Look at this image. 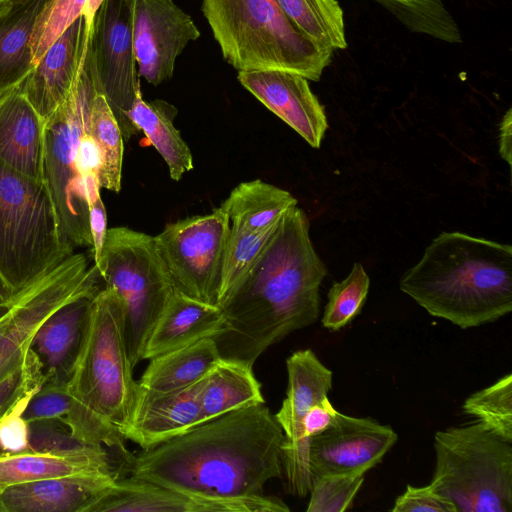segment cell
<instances>
[{
    "mask_svg": "<svg viewBox=\"0 0 512 512\" xmlns=\"http://www.w3.org/2000/svg\"><path fill=\"white\" fill-rule=\"evenodd\" d=\"M284 432L264 403L225 413L153 448L129 454L130 479L215 498L263 495L283 476Z\"/></svg>",
    "mask_w": 512,
    "mask_h": 512,
    "instance_id": "1",
    "label": "cell"
},
{
    "mask_svg": "<svg viewBox=\"0 0 512 512\" xmlns=\"http://www.w3.org/2000/svg\"><path fill=\"white\" fill-rule=\"evenodd\" d=\"M309 228L301 208L289 209L254 265L218 305L225 321L213 339L221 358L253 366L270 346L317 321L327 269Z\"/></svg>",
    "mask_w": 512,
    "mask_h": 512,
    "instance_id": "2",
    "label": "cell"
},
{
    "mask_svg": "<svg viewBox=\"0 0 512 512\" xmlns=\"http://www.w3.org/2000/svg\"><path fill=\"white\" fill-rule=\"evenodd\" d=\"M399 286L428 314L461 329L495 322L512 311V247L442 232Z\"/></svg>",
    "mask_w": 512,
    "mask_h": 512,
    "instance_id": "3",
    "label": "cell"
},
{
    "mask_svg": "<svg viewBox=\"0 0 512 512\" xmlns=\"http://www.w3.org/2000/svg\"><path fill=\"white\" fill-rule=\"evenodd\" d=\"M224 59L238 71L284 70L318 81L333 52L303 36L277 0H202Z\"/></svg>",
    "mask_w": 512,
    "mask_h": 512,
    "instance_id": "4",
    "label": "cell"
},
{
    "mask_svg": "<svg viewBox=\"0 0 512 512\" xmlns=\"http://www.w3.org/2000/svg\"><path fill=\"white\" fill-rule=\"evenodd\" d=\"M125 334V310L118 293L103 286L94 295L67 391L83 407L122 434L138 391Z\"/></svg>",
    "mask_w": 512,
    "mask_h": 512,
    "instance_id": "5",
    "label": "cell"
},
{
    "mask_svg": "<svg viewBox=\"0 0 512 512\" xmlns=\"http://www.w3.org/2000/svg\"><path fill=\"white\" fill-rule=\"evenodd\" d=\"M511 444L478 421L437 431L430 484L460 512H511Z\"/></svg>",
    "mask_w": 512,
    "mask_h": 512,
    "instance_id": "6",
    "label": "cell"
},
{
    "mask_svg": "<svg viewBox=\"0 0 512 512\" xmlns=\"http://www.w3.org/2000/svg\"><path fill=\"white\" fill-rule=\"evenodd\" d=\"M96 86L87 62L65 101L45 120L43 183L57 223L61 247L73 254L92 247L89 207L78 167L81 139L89 131Z\"/></svg>",
    "mask_w": 512,
    "mask_h": 512,
    "instance_id": "7",
    "label": "cell"
},
{
    "mask_svg": "<svg viewBox=\"0 0 512 512\" xmlns=\"http://www.w3.org/2000/svg\"><path fill=\"white\" fill-rule=\"evenodd\" d=\"M70 255L44 183L0 160V282L20 289Z\"/></svg>",
    "mask_w": 512,
    "mask_h": 512,
    "instance_id": "8",
    "label": "cell"
},
{
    "mask_svg": "<svg viewBox=\"0 0 512 512\" xmlns=\"http://www.w3.org/2000/svg\"><path fill=\"white\" fill-rule=\"evenodd\" d=\"M105 286L123 301L132 366L143 360L149 335L175 292L154 236L128 227L107 230L100 264Z\"/></svg>",
    "mask_w": 512,
    "mask_h": 512,
    "instance_id": "9",
    "label": "cell"
},
{
    "mask_svg": "<svg viewBox=\"0 0 512 512\" xmlns=\"http://www.w3.org/2000/svg\"><path fill=\"white\" fill-rule=\"evenodd\" d=\"M100 278L85 254L73 253L20 289L0 282V382L27 359L41 324L65 304L96 294Z\"/></svg>",
    "mask_w": 512,
    "mask_h": 512,
    "instance_id": "10",
    "label": "cell"
},
{
    "mask_svg": "<svg viewBox=\"0 0 512 512\" xmlns=\"http://www.w3.org/2000/svg\"><path fill=\"white\" fill-rule=\"evenodd\" d=\"M133 1L102 2L87 52L96 88L105 96L125 141L140 132L130 117L141 90L133 44Z\"/></svg>",
    "mask_w": 512,
    "mask_h": 512,
    "instance_id": "11",
    "label": "cell"
},
{
    "mask_svg": "<svg viewBox=\"0 0 512 512\" xmlns=\"http://www.w3.org/2000/svg\"><path fill=\"white\" fill-rule=\"evenodd\" d=\"M229 230V217L218 207L169 223L154 236L176 291L217 305Z\"/></svg>",
    "mask_w": 512,
    "mask_h": 512,
    "instance_id": "12",
    "label": "cell"
},
{
    "mask_svg": "<svg viewBox=\"0 0 512 512\" xmlns=\"http://www.w3.org/2000/svg\"><path fill=\"white\" fill-rule=\"evenodd\" d=\"M286 368V397L274 415L285 435L283 475L287 491L303 497L310 492L313 477L309 462L310 439L303 435L302 421L314 404L328 397L332 371L311 349L292 353L286 360Z\"/></svg>",
    "mask_w": 512,
    "mask_h": 512,
    "instance_id": "13",
    "label": "cell"
},
{
    "mask_svg": "<svg viewBox=\"0 0 512 512\" xmlns=\"http://www.w3.org/2000/svg\"><path fill=\"white\" fill-rule=\"evenodd\" d=\"M200 37L192 18L173 0L133 1V44L138 77L157 86L172 78L176 59Z\"/></svg>",
    "mask_w": 512,
    "mask_h": 512,
    "instance_id": "14",
    "label": "cell"
},
{
    "mask_svg": "<svg viewBox=\"0 0 512 512\" xmlns=\"http://www.w3.org/2000/svg\"><path fill=\"white\" fill-rule=\"evenodd\" d=\"M268 496L215 498L182 492L150 482L117 479L98 493L84 512H288Z\"/></svg>",
    "mask_w": 512,
    "mask_h": 512,
    "instance_id": "15",
    "label": "cell"
},
{
    "mask_svg": "<svg viewBox=\"0 0 512 512\" xmlns=\"http://www.w3.org/2000/svg\"><path fill=\"white\" fill-rule=\"evenodd\" d=\"M397 439L388 425L339 412L332 427L310 439L313 480L326 475L365 474L381 462Z\"/></svg>",
    "mask_w": 512,
    "mask_h": 512,
    "instance_id": "16",
    "label": "cell"
},
{
    "mask_svg": "<svg viewBox=\"0 0 512 512\" xmlns=\"http://www.w3.org/2000/svg\"><path fill=\"white\" fill-rule=\"evenodd\" d=\"M237 79L310 146L320 147L328 121L307 78L284 70H251L238 71Z\"/></svg>",
    "mask_w": 512,
    "mask_h": 512,
    "instance_id": "17",
    "label": "cell"
},
{
    "mask_svg": "<svg viewBox=\"0 0 512 512\" xmlns=\"http://www.w3.org/2000/svg\"><path fill=\"white\" fill-rule=\"evenodd\" d=\"M204 378L170 392L150 391L138 385L133 413L122 431L123 437L145 450L202 424L200 392Z\"/></svg>",
    "mask_w": 512,
    "mask_h": 512,
    "instance_id": "18",
    "label": "cell"
},
{
    "mask_svg": "<svg viewBox=\"0 0 512 512\" xmlns=\"http://www.w3.org/2000/svg\"><path fill=\"white\" fill-rule=\"evenodd\" d=\"M89 46L84 17L76 19L50 46L21 83V89L46 120L68 97L81 73Z\"/></svg>",
    "mask_w": 512,
    "mask_h": 512,
    "instance_id": "19",
    "label": "cell"
},
{
    "mask_svg": "<svg viewBox=\"0 0 512 512\" xmlns=\"http://www.w3.org/2000/svg\"><path fill=\"white\" fill-rule=\"evenodd\" d=\"M45 120L28 101L21 83L0 93V160L43 182Z\"/></svg>",
    "mask_w": 512,
    "mask_h": 512,
    "instance_id": "20",
    "label": "cell"
},
{
    "mask_svg": "<svg viewBox=\"0 0 512 512\" xmlns=\"http://www.w3.org/2000/svg\"><path fill=\"white\" fill-rule=\"evenodd\" d=\"M94 295L65 304L51 314L35 333L31 348L42 362L45 383L67 385Z\"/></svg>",
    "mask_w": 512,
    "mask_h": 512,
    "instance_id": "21",
    "label": "cell"
},
{
    "mask_svg": "<svg viewBox=\"0 0 512 512\" xmlns=\"http://www.w3.org/2000/svg\"><path fill=\"white\" fill-rule=\"evenodd\" d=\"M114 476L50 478L15 484L0 491V512H84Z\"/></svg>",
    "mask_w": 512,
    "mask_h": 512,
    "instance_id": "22",
    "label": "cell"
},
{
    "mask_svg": "<svg viewBox=\"0 0 512 512\" xmlns=\"http://www.w3.org/2000/svg\"><path fill=\"white\" fill-rule=\"evenodd\" d=\"M221 308L175 290L146 342L143 360L214 338L223 330Z\"/></svg>",
    "mask_w": 512,
    "mask_h": 512,
    "instance_id": "23",
    "label": "cell"
},
{
    "mask_svg": "<svg viewBox=\"0 0 512 512\" xmlns=\"http://www.w3.org/2000/svg\"><path fill=\"white\" fill-rule=\"evenodd\" d=\"M90 476H114L117 479L106 448L73 455L0 451V491L15 484L42 479Z\"/></svg>",
    "mask_w": 512,
    "mask_h": 512,
    "instance_id": "24",
    "label": "cell"
},
{
    "mask_svg": "<svg viewBox=\"0 0 512 512\" xmlns=\"http://www.w3.org/2000/svg\"><path fill=\"white\" fill-rule=\"evenodd\" d=\"M48 0H8L0 10V93L23 82L32 70L30 41Z\"/></svg>",
    "mask_w": 512,
    "mask_h": 512,
    "instance_id": "25",
    "label": "cell"
},
{
    "mask_svg": "<svg viewBox=\"0 0 512 512\" xmlns=\"http://www.w3.org/2000/svg\"><path fill=\"white\" fill-rule=\"evenodd\" d=\"M253 366L221 358L205 376L200 392L202 423L225 413L264 403Z\"/></svg>",
    "mask_w": 512,
    "mask_h": 512,
    "instance_id": "26",
    "label": "cell"
},
{
    "mask_svg": "<svg viewBox=\"0 0 512 512\" xmlns=\"http://www.w3.org/2000/svg\"><path fill=\"white\" fill-rule=\"evenodd\" d=\"M221 359L213 338L155 356L138 385L150 391L170 392L202 380Z\"/></svg>",
    "mask_w": 512,
    "mask_h": 512,
    "instance_id": "27",
    "label": "cell"
},
{
    "mask_svg": "<svg viewBox=\"0 0 512 512\" xmlns=\"http://www.w3.org/2000/svg\"><path fill=\"white\" fill-rule=\"evenodd\" d=\"M176 113V108L166 101H145L140 90L130 117L166 162L171 179L179 181L194 165L188 145L173 124Z\"/></svg>",
    "mask_w": 512,
    "mask_h": 512,
    "instance_id": "28",
    "label": "cell"
},
{
    "mask_svg": "<svg viewBox=\"0 0 512 512\" xmlns=\"http://www.w3.org/2000/svg\"><path fill=\"white\" fill-rule=\"evenodd\" d=\"M297 205L287 191L262 180L242 182L221 204L230 224L249 231H262L275 225Z\"/></svg>",
    "mask_w": 512,
    "mask_h": 512,
    "instance_id": "29",
    "label": "cell"
},
{
    "mask_svg": "<svg viewBox=\"0 0 512 512\" xmlns=\"http://www.w3.org/2000/svg\"><path fill=\"white\" fill-rule=\"evenodd\" d=\"M291 24L317 46L330 51L347 47L344 14L337 0H277Z\"/></svg>",
    "mask_w": 512,
    "mask_h": 512,
    "instance_id": "30",
    "label": "cell"
},
{
    "mask_svg": "<svg viewBox=\"0 0 512 512\" xmlns=\"http://www.w3.org/2000/svg\"><path fill=\"white\" fill-rule=\"evenodd\" d=\"M89 133L100 154L99 184L113 192L121 189L123 137L105 96L95 90L90 104Z\"/></svg>",
    "mask_w": 512,
    "mask_h": 512,
    "instance_id": "31",
    "label": "cell"
},
{
    "mask_svg": "<svg viewBox=\"0 0 512 512\" xmlns=\"http://www.w3.org/2000/svg\"><path fill=\"white\" fill-rule=\"evenodd\" d=\"M410 31L434 39L460 43L459 27L442 0H373Z\"/></svg>",
    "mask_w": 512,
    "mask_h": 512,
    "instance_id": "32",
    "label": "cell"
},
{
    "mask_svg": "<svg viewBox=\"0 0 512 512\" xmlns=\"http://www.w3.org/2000/svg\"><path fill=\"white\" fill-rule=\"evenodd\" d=\"M280 220L262 231H249L230 224L221 267L217 305L229 295L254 265L273 236Z\"/></svg>",
    "mask_w": 512,
    "mask_h": 512,
    "instance_id": "33",
    "label": "cell"
},
{
    "mask_svg": "<svg viewBox=\"0 0 512 512\" xmlns=\"http://www.w3.org/2000/svg\"><path fill=\"white\" fill-rule=\"evenodd\" d=\"M463 412L490 432L512 443V374L471 394L463 404Z\"/></svg>",
    "mask_w": 512,
    "mask_h": 512,
    "instance_id": "34",
    "label": "cell"
},
{
    "mask_svg": "<svg viewBox=\"0 0 512 512\" xmlns=\"http://www.w3.org/2000/svg\"><path fill=\"white\" fill-rule=\"evenodd\" d=\"M370 287V278L360 262H355L348 276L333 283L324 307L322 325L330 331H339L362 311Z\"/></svg>",
    "mask_w": 512,
    "mask_h": 512,
    "instance_id": "35",
    "label": "cell"
},
{
    "mask_svg": "<svg viewBox=\"0 0 512 512\" xmlns=\"http://www.w3.org/2000/svg\"><path fill=\"white\" fill-rule=\"evenodd\" d=\"M86 3L87 0L47 1L36 20L30 41L33 68L63 32L83 16Z\"/></svg>",
    "mask_w": 512,
    "mask_h": 512,
    "instance_id": "36",
    "label": "cell"
},
{
    "mask_svg": "<svg viewBox=\"0 0 512 512\" xmlns=\"http://www.w3.org/2000/svg\"><path fill=\"white\" fill-rule=\"evenodd\" d=\"M364 474H336L313 480L307 512H343L348 510L361 489Z\"/></svg>",
    "mask_w": 512,
    "mask_h": 512,
    "instance_id": "37",
    "label": "cell"
},
{
    "mask_svg": "<svg viewBox=\"0 0 512 512\" xmlns=\"http://www.w3.org/2000/svg\"><path fill=\"white\" fill-rule=\"evenodd\" d=\"M29 445L30 451L62 455L85 454L105 449L78 440L69 428L57 419L29 423Z\"/></svg>",
    "mask_w": 512,
    "mask_h": 512,
    "instance_id": "38",
    "label": "cell"
},
{
    "mask_svg": "<svg viewBox=\"0 0 512 512\" xmlns=\"http://www.w3.org/2000/svg\"><path fill=\"white\" fill-rule=\"evenodd\" d=\"M43 382L42 362L31 348L23 364L0 382V422L23 397L36 391Z\"/></svg>",
    "mask_w": 512,
    "mask_h": 512,
    "instance_id": "39",
    "label": "cell"
},
{
    "mask_svg": "<svg viewBox=\"0 0 512 512\" xmlns=\"http://www.w3.org/2000/svg\"><path fill=\"white\" fill-rule=\"evenodd\" d=\"M73 404V398L66 385H55L43 382L29 399L23 412L28 422L63 419Z\"/></svg>",
    "mask_w": 512,
    "mask_h": 512,
    "instance_id": "40",
    "label": "cell"
},
{
    "mask_svg": "<svg viewBox=\"0 0 512 512\" xmlns=\"http://www.w3.org/2000/svg\"><path fill=\"white\" fill-rule=\"evenodd\" d=\"M392 512H458L454 503L431 484L422 487L407 485L397 497Z\"/></svg>",
    "mask_w": 512,
    "mask_h": 512,
    "instance_id": "41",
    "label": "cell"
},
{
    "mask_svg": "<svg viewBox=\"0 0 512 512\" xmlns=\"http://www.w3.org/2000/svg\"><path fill=\"white\" fill-rule=\"evenodd\" d=\"M86 199L89 207V225L92 238V255L94 265L100 264L104 242L107 234V215L100 196L98 176L91 175L83 179Z\"/></svg>",
    "mask_w": 512,
    "mask_h": 512,
    "instance_id": "42",
    "label": "cell"
},
{
    "mask_svg": "<svg viewBox=\"0 0 512 512\" xmlns=\"http://www.w3.org/2000/svg\"><path fill=\"white\" fill-rule=\"evenodd\" d=\"M34 392L23 397L0 422V451L8 453L30 451L29 423L24 419L23 412Z\"/></svg>",
    "mask_w": 512,
    "mask_h": 512,
    "instance_id": "43",
    "label": "cell"
},
{
    "mask_svg": "<svg viewBox=\"0 0 512 512\" xmlns=\"http://www.w3.org/2000/svg\"><path fill=\"white\" fill-rule=\"evenodd\" d=\"M337 411L328 397L314 404L306 413L302 421L303 435L307 439L321 434L334 425L338 417Z\"/></svg>",
    "mask_w": 512,
    "mask_h": 512,
    "instance_id": "44",
    "label": "cell"
},
{
    "mask_svg": "<svg viewBox=\"0 0 512 512\" xmlns=\"http://www.w3.org/2000/svg\"><path fill=\"white\" fill-rule=\"evenodd\" d=\"M512 109L509 108L504 114L500 124L499 153L501 158L509 166L512 163Z\"/></svg>",
    "mask_w": 512,
    "mask_h": 512,
    "instance_id": "45",
    "label": "cell"
},
{
    "mask_svg": "<svg viewBox=\"0 0 512 512\" xmlns=\"http://www.w3.org/2000/svg\"><path fill=\"white\" fill-rule=\"evenodd\" d=\"M104 0H87L83 17H84V23H85V33L87 38L90 40L92 28H93V22L95 15L101 6L102 2Z\"/></svg>",
    "mask_w": 512,
    "mask_h": 512,
    "instance_id": "46",
    "label": "cell"
},
{
    "mask_svg": "<svg viewBox=\"0 0 512 512\" xmlns=\"http://www.w3.org/2000/svg\"><path fill=\"white\" fill-rule=\"evenodd\" d=\"M8 0H0V10L3 9L5 7V5L7 4Z\"/></svg>",
    "mask_w": 512,
    "mask_h": 512,
    "instance_id": "47",
    "label": "cell"
}]
</instances>
